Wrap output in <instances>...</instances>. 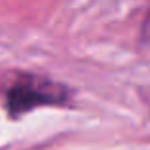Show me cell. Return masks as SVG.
<instances>
[{
    "mask_svg": "<svg viewBox=\"0 0 150 150\" xmlns=\"http://www.w3.org/2000/svg\"><path fill=\"white\" fill-rule=\"evenodd\" d=\"M142 42H144L146 46H150V16L146 18L144 25H142Z\"/></svg>",
    "mask_w": 150,
    "mask_h": 150,
    "instance_id": "obj_2",
    "label": "cell"
},
{
    "mask_svg": "<svg viewBox=\"0 0 150 150\" xmlns=\"http://www.w3.org/2000/svg\"><path fill=\"white\" fill-rule=\"evenodd\" d=\"M64 98L66 96H64L62 87H56L52 83L39 81V79H27L10 91L8 102H10V110L13 114H21V112H27L35 106H40V104L62 102Z\"/></svg>",
    "mask_w": 150,
    "mask_h": 150,
    "instance_id": "obj_1",
    "label": "cell"
}]
</instances>
